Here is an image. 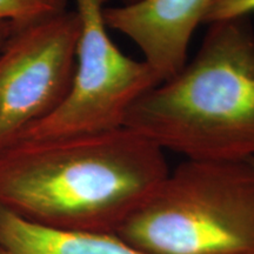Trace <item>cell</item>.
Here are the masks:
<instances>
[{
	"mask_svg": "<svg viewBox=\"0 0 254 254\" xmlns=\"http://www.w3.org/2000/svg\"><path fill=\"white\" fill-rule=\"evenodd\" d=\"M170 173L165 151L123 126L0 150V207L44 226L116 234Z\"/></svg>",
	"mask_w": 254,
	"mask_h": 254,
	"instance_id": "cell-1",
	"label": "cell"
},
{
	"mask_svg": "<svg viewBox=\"0 0 254 254\" xmlns=\"http://www.w3.org/2000/svg\"><path fill=\"white\" fill-rule=\"evenodd\" d=\"M124 126L194 161L254 159V28L250 17L208 24L173 77L142 94Z\"/></svg>",
	"mask_w": 254,
	"mask_h": 254,
	"instance_id": "cell-2",
	"label": "cell"
},
{
	"mask_svg": "<svg viewBox=\"0 0 254 254\" xmlns=\"http://www.w3.org/2000/svg\"><path fill=\"white\" fill-rule=\"evenodd\" d=\"M117 236L142 254H254V165L185 160Z\"/></svg>",
	"mask_w": 254,
	"mask_h": 254,
	"instance_id": "cell-3",
	"label": "cell"
},
{
	"mask_svg": "<svg viewBox=\"0 0 254 254\" xmlns=\"http://www.w3.org/2000/svg\"><path fill=\"white\" fill-rule=\"evenodd\" d=\"M109 1L74 0L80 32L71 88L55 112L28 127L18 140L119 128L133 104L160 82L144 60L132 59L114 44L104 15Z\"/></svg>",
	"mask_w": 254,
	"mask_h": 254,
	"instance_id": "cell-4",
	"label": "cell"
},
{
	"mask_svg": "<svg viewBox=\"0 0 254 254\" xmlns=\"http://www.w3.org/2000/svg\"><path fill=\"white\" fill-rule=\"evenodd\" d=\"M80 32L74 9L15 26L0 50V150L60 106L71 88Z\"/></svg>",
	"mask_w": 254,
	"mask_h": 254,
	"instance_id": "cell-5",
	"label": "cell"
},
{
	"mask_svg": "<svg viewBox=\"0 0 254 254\" xmlns=\"http://www.w3.org/2000/svg\"><path fill=\"white\" fill-rule=\"evenodd\" d=\"M214 0H141L106 6L107 27L135 44L142 60L164 81L189 60V47Z\"/></svg>",
	"mask_w": 254,
	"mask_h": 254,
	"instance_id": "cell-6",
	"label": "cell"
},
{
	"mask_svg": "<svg viewBox=\"0 0 254 254\" xmlns=\"http://www.w3.org/2000/svg\"><path fill=\"white\" fill-rule=\"evenodd\" d=\"M0 254H142L116 234L36 224L0 207Z\"/></svg>",
	"mask_w": 254,
	"mask_h": 254,
	"instance_id": "cell-7",
	"label": "cell"
},
{
	"mask_svg": "<svg viewBox=\"0 0 254 254\" xmlns=\"http://www.w3.org/2000/svg\"><path fill=\"white\" fill-rule=\"evenodd\" d=\"M68 0H0V23L24 26L67 11Z\"/></svg>",
	"mask_w": 254,
	"mask_h": 254,
	"instance_id": "cell-8",
	"label": "cell"
},
{
	"mask_svg": "<svg viewBox=\"0 0 254 254\" xmlns=\"http://www.w3.org/2000/svg\"><path fill=\"white\" fill-rule=\"evenodd\" d=\"M253 12L254 0H214L206 15L205 24L250 17Z\"/></svg>",
	"mask_w": 254,
	"mask_h": 254,
	"instance_id": "cell-9",
	"label": "cell"
},
{
	"mask_svg": "<svg viewBox=\"0 0 254 254\" xmlns=\"http://www.w3.org/2000/svg\"><path fill=\"white\" fill-rule=\"evenodd\" d=\"M14 27L15 25L11 23H0V50H1V47L5 44V41L7 40L9 34L13 32Z\"/></svg>",
	"mask_w": 254,
	"mask_h": 254,
	"instance_id": "cell-10",
	"label": "cell"
},
{
	"mask_svg": "<svg viewBox=\"0 0 254 254\" xmlns=\"http://www.w3.org/2000/svg\"><path fill=\"white\" fill-rule=\"evenodd\" d=\"M139 1H141V0H120L119 5H123V6L133 5V4H136V2H139Z\"/></svg>",
	"mask_w": 254,
	"mask_h": 254,
	"instance_id": "cell-11",
	"label": "cell"
},
{
	"mask_svg": "<svg viewBox=\"0 0 254 254\" xmlns=\"http://www.w3.org/2000/svg\"><path fill=\"white\" fill-rule=\"evenodd\" d=\"M250 161H251V163H252V164L254 165V159H251V160H250Z\"/></svg>",
	"mask_w": 254,
	"mask_h": 254,
	"instance_id": "cell-12",
	"label": "cell"
}]
</instances>
